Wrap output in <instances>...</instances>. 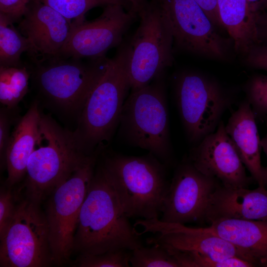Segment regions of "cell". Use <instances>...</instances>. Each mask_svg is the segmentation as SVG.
Here are the masks:
<instances>
[{
  "label": "cell",
  "instance_id": "cell-37",
  "mask_svg": "<svg viewBox=\"0 0 267 267\" xmlns=\"http://www.w3.org/2000/svg\"><path fill=\"white\" fill-rule=\"evenodd\" d=\"M130 9L137 14L139 9L147 2L146 0H128Z\"/></svg>",
  "mask_w": 267,
  "mask_h": 267
},
{
  "label": "cell",
  "instance_id": "cell-32",
  "mask_svg": "<svg viewBox=\"0 0 267 267\" xmlns=\"http://www.w3.org/2000/svg\"><path fill=\"white\" fill-rule=\"evenodd\" d=\"M244 62L248 66L267 71V44H260L251 48L244 55Z\"/></svg>",
  "mask_w": 267,
  "mask_h": 267
},
{
  "label": "cell",
  "instance_id": "cell-16",
  "mask_svg": "<svg viewBox=\"0 0 267 267\" xmlns=\"http://www.w3.org/2000/svg\"><path fill=\"white\" fill-rule=\"evenodd\" d=\"M18 29L28 40L27 54L35 65L58 56L69 36L72 24L40 0H32Z\"/></svg>",
  "mask_w": 267,
  "mask_h": 267
},
{
  "label": "cell",
  "instance_id": "cell-19",
  "mask_svg": "<svg viewBox=\"0 0 267 267\" xmlns=\"http://www.w3.org/2000/svg\"><path fill=\"white\" fill-rule=\"evenodd\" d=\"M35 100L11 133L5 155L6 183L12 186L26 175L29 159L38 141L42 113Z\"/></svg>",
  "mask_w": 267,
  "mask_h": 267
},
{
  "label": "cell",
  "instance_id": "cell-22",
  "mask_svg": "<svg viewBox=\"0 0 267 267\" xmlns=\"http://www.w3.org/2000/svg\"><path fill=\"white\" fill-rule=\"evenodd\" d=\"M31 72L24 66H0V102L10 110L17 107L28 91Z\"/></svg>",
  "mask_w": 267,
  "mask_h": 267
},
{
  "label": "cell",
  "instance_id": "cell-17",
  "mask_svg": "<svg viewBox=\"0 0 267 267\" xmlns=\"http://www.w3.org/2000/svg\"><path fill=\"white\" fill-rule=\"evenodd\" d=\"M225 219L267 221V188L220 185L209 200L205 221L211 223Z\"/></svg>",
  "mask_w": 267,
  "mask_h": 267
},
{
  "label": "cell",
  "instance_id": "cell-14",
  "mask_svg": "<svg viewBox=\"0 0 267 267\" xmlns=\"http://www.w3.org/2000/svg\"><path fill=\"white\" fill-rule=\"evenodd\" d=\"M142 228L139 233L151 232L149 244H159L167 249L199 253L216 259L237 257L257 265L251 256L209 230L207 227H190L184 224L162 222L159 218L139 219L135 223Z\"/></svg>",
  "mask_w": 267,
  "mask_h": 267
},
{
  "label": "cell",
  "instance_id": "cell-36",
  "mask_svg": "<svg viewBox=\"0 0 267 267\" xmlns=\"http://www.w3.org/2000/svg\"><path fill=\"white\" fill-rule=\"evenodd\" d=\"M267 126V133L265 136L261 140L262 149L265 153L267 158V116L264 117ZM265 187L267 188V165L264 168Z\"/></svg>",
  "mask_w": 267,
  "mask_h": 267
},
{
  "label": "cell",
  "instance_id": "cell-10",
  "mask_svg": "<svg viewBox=\"0 0 267 267\" xmlns=\"http://www.w3.org/2000/svg\"><path fill=\"white\" fill-rule=\"evenodd\" d=\"M53 264L48 228L39 204L27 198L15 214L0 240L1 267H43Z\"/></svg>",
  "mask_w": 267,
  "mask_h": 267
},
{
  "label": "cell",
  "instance_id": "cell-8",
  "mask_svg": "<svg viewBox=\"0 0 267 267\" xmlns=\"http://www.w3.org/2000/svg\"><path fill=\"white\" fill-rule=\"evenodd\" d=\"M176 98L189 141L199 143L214 132L234 98L219 82L204 75L185 72L177 78Z\"/></svg>",
  "mask_w": 267,
  "mask_h": 267
},
{
  "label": "cell",
  "instance_id": "cell-25",
  "mask_svg": "<svg viewBox=\"0 0 267 267\" xmlns=\"http://www.w3.org/2000/svg\"><path fill=\"white\" fill-rule=\"evenodd\" d=\"M175 258L179 267H254L252 263L237 257L216 259L199 253L178 251Z\"/></svg>",
  "mask_w": 267,
  "mask_h": 267
},
{
  "label": "cell",
  "instance_id": "cell-15",
  "mask_svg": "<svg viewBox=\"0 0 267 267\" xmlns=\"http://www.w3.org/2000/svg\"><path fill=\"white\" fill-rule=\"evenodd\" d=\"M187 159L202 174L226 187L248 188L252 177L243 163L222 121L190 151Z\"/></svg>",
  "mask_w": 267,
  "mask_h": 267
},
{
  "label": "cell",
  "instance_id": "cell-34",
  "mask_svg": "<svg viewBox=\"0 0 267 267\" xmlns=\"http://www.w3.org/2000/svg\"><path fill=\"white\" fill-rule=\"evenodd\" d=\"M257 27L260 44H267V11L258 14Z\"/></svg>",
  "mask_w": 267,
  "mask_h": 267
},
{
  "label": "cell",
  "instance_id": "cell-4",
  "mask_svg": "<svg viewBox=\"0 0 267 267\" xmlns=\"http://www.w3.org/2000/svg\"><path fill=\"white\" fill-rule=\"evenodd\" d=\"M129 47L121 44L108 58L103 74L89 94L74 131L85 150L102 148L119 125L123 105L131 84L128 74Z\"/></svg>",
  "mask_w": 267,
  "mask_h": 267
},
{
  "label": "cell",
  "instance_id": "cell-28",
  "mask_svg": "<svg viewBox=\"0 0 267 267\" xmlns=\"http://www.w3.org/2000/svg\"><path fill=\"white\" fill-rule=\"evenodd\" d=\"M246 99L250 103L255 117L267 116V76L253 75L245 86Z\"/></svg>",
  "mask_w": 267,
  "mask_h": 267
},
{
  "label": "cell",
  "instance_id": "cell-29",
  "mask_svg": "<svg viewBox=\"0 0 267 267\" xmlns=\"http://www.w3.org/2000/svg\"><path fill=\"white\" fill-rule=\"evenodd\" d=\"M11 191L1 189L0 193V239L5 235L13 218L16 210Z\"/></svg>",
  "mask_w": 267,
  "mask_h": 267
},
{
  "label": "cell",
  "instance_id": "cell-30",
  "mask_svg": "<svg viewBox=\"0 0 267 267\" xmlns=\"http://www.w3.org/2000/svg\"><path fill=\"white\" fill-rule=\"evenodd\" d=\"M32 0H0V13L13 23L18 22Z\"/></svg>",
  "mask_w": 267,
  "mask_h": 267
},
{
  "label": "cell",
  "instance_id": "cell-31",
  "mask_svg": "<svg viewBox=\"0 0 267 267\" xmlns=\"http://www.w3.org/2000/svg\"><path fill=\"white\" fill-rule=\"evenodd\" d=\"M10 110L2 106L0 111V156L2 165H5V155L11 135Z\"/></svg>",
  "mask_w": 267,
  "mask_h": 267
},
{
  "label": "cell",
  "instance_id": "cell-26",
  "mask_svg": "<svg viewBox=\"0 0 267 267\" xmlns=\"http://www.w3.org/2000/svg\"><path fill=\"white\" fill-rule=\"evenodd\" d=\"M130 265L133 267H178L167 249L159 244L132 250Z\"/></svg>",
  "mask_w": 267,
  "mask_h": 267
},
{
  "label": "cell",
  "instance_id": "cell-18",
  "mask_svg": "<svg viewBox=\"0 0 267 267\" xmlns=\"http://www.w3.org/2000/svg\"><path fill=\"white\" fill-rule=\"evenodd\" d=\"M255 119L251 105L245 99L231 114L225 128L252 178L259 186L265 187L262 147Z\"/></svg>",
  "mask_w": 267,
  "mask_h": 267
},
{
  "label": "cell",
  "instance_id": "cell-24",
  "mask_svg": "<svg viewBox=\"0 0 267 267\" xmlns=\"http://www.w3.org/2000/svg\"><path fill=\"white\" fill-rule=\"evenodd\" d=\"M59 12L72 25L84 21L86 13L92 8L121 3L118 0H40Z\"/></svg>",
  "mask_w": 267,
  "mask_h": 267
},
{
  "label": "cell",
  "instance_id": "cell-13",
  "mask_svg": "<svg viewBox=\"0 0 267 267\" xmlns=\"http://www.w3.org/2000/svg\"><path fill=\"white\" fill-rule=\"evenodd\" d=\"M186 158L176 168L161 209L160 221L185 224L205 221L209 200L220 185Z\"/></svg>",
  "mask_w": 267,
  "mask_h": 267
},
{
  "label": "cell",
  "instance_id": "cell-1",
  "mask_svg": "<svg viewBox=\"0 0 267 267\" xmlns=\"http://www.w3.org/2000/svg\"><path fill=\"white\" fill-rule=\"evenodd\" d=\"M101 167L94 173L82 206L74 235V251L96 255L143 246Z\"/></svg>",
  "mask_w": 267,
  "mask_h": 267
},
{
  "label": "cell",
  "instance_id": "cell-38",
  "mask_svg": "<svg viewBox=\"0 0 267 267\" xmlns=\"http://www.w3.org/2000/svg\"><path fill=\"white\" fill-rule=\"evenodd\" d=\"M119 0L124 6L126 5L127 3H129L128 0Z\"/></svg>",
  "mask_w": 267,
  "mask_h": 267
},
{
  "label": "cell",
  "instance_id": "cell-9",
  "mask_svg": "<svg viewBox=\"0 0 267 267\" xmlns=\"http://www.w3.org/2000/svg\"><path fill=\"white\" fill-rule=\"evenodd\" d=\"M99 151H94L50 194L44 214L53 264L66 263L74 251V235L80 212L94 175Z\"/></svg>",
  "mask_w": 267,
  "mask_h": 267
},
{
  "label": "cell",
  "instance_id": "cell-33",
  "mask_svg": "<svg viewBox=\"0 0 267 267\" xmlns=\"http://www.w3.org/2000/svg\"><path fill=\"white\" fill-rule=\"evenodd\" d=\"M215 25L223 27L219 15L217 0H194Z\"/></svg>",
  "mask_w": 267,
  "mask_h": 267
},
{
  "label": "cell",
  "instance_id": "cell-11",
  "mask_svg": "<svg viewBox=\"0 0 267 267\" xmlns=\"http://www.w3.org/2000/svg\"><path fill=\"white\" fill-rule=\"evenodd\" d=\"M180 49L209 58L225 60L228 43L194 0H156Z\"/></svg>",
  "mask_w": 267,
  "mask_h": 267
},
{
  "label": "cell",
  "instance_id": "cell-23",
  "mask_svg": "<svg viewBox=\"0 0 267 267\" xmlns=\"http://www.w3.org/2000/svg\"><path fill=\"white\" fill-rule=\"evenodd\" d=\"M29 43L13 26V23L0 13V66H22L20 58L28 51Z\"/></svg>",
  "mask_w": 267,
  "mask_h": 267
},
{
  "label": "cell",
  "instance_id": "cell-5",
  "mask_svg": "<svg viewBox=\"0 0 267 267\" xmlns=\"http://www.w3.org/2000/svg\"><path fill=\"white\" fill-rule=\"evenodd\" d=\"M119 134L134 146L148 150L166 166L172 162L169 118L163 74L131 91L123 105Z\"/></svg>",
  "mask_w": 267,
  "mask_h": 267
},
{
  "label": "cell",
  "instance_id": "cell-27",
  "mask_svg": "<svg viewBox=\"0 0 267 267\" xmlns=\"http://www.w3.org/2000/svg\"><path fill=\"white\" fill-rule=\"evenodd\" d=\"M130 251L119 249L96 255L80 254L73 265L80 267H129Z\"/></svg>",
  "mask_w": 267,
  "mask_h": 267
},
{
  "label": "cell",
  "instance_id": "cell-3",
  "mask_svg": "<svg viewBox=\"0 0 267 267\" xmlns=\"http://www.w3.org/2000/svg\"><path fill=\"white\" fill-rule=\"evenodd\" d=\"M93 153L86 151L75 132L42 114L39 138L27 165V198L40 204Z\"/></svg>",
  "mask_w": 267,
  "mask_h": 267
},
{
  "label": "cell",
  "instance_id": "cell-35",
  "mask_svg": "<svg viewBox=\"0 0 267 267\" xmlns=\"http://www.w3.org/2000/svg\"><path fill=\"white\" fill-rule=\"evenodd\" d=\"M251 10L255 13L267 11V0H246Z\"/></svg>",
  "mask_w": 267,
  "mask_h": 267
},
{
  "label": "cell",
  "instance_id": "cell-2",
  "mask_svg": "<svg viewBox=\"0 0 267 267\" xmlns=\"http://www.w3.org/2000/svg\"><path fill=\"white\" fill-rule=\"evenodd\" d=\"M129 218H159L170 185L166 165L152 154L114 153L101 167Z\"/></svg>",
  "mask_w": 267,
  "mask_h": 267
},
{
  "label": "cell",
  "instance_id": "cell-20",
  "mask_svg": "<svg viewBox=\"0 0 267 267\" xmlns=\"http://www.w3.org/2000/svg\"><path fill=\"white\" fill-rule=\"evenodd\" d=\"M210 223L209 230L245 251L257 266L267 267V221L225 219Z\"/></svg>",
  "mask_w": 267,
  "mask_h": 267
},
{
  "label": "cell",
  "instance_id": "cell-12",
  "mask_svg": "<svg viewBox=\"0 0 267 267\" xmlns=\"http://www.w3.org/2000/svg\"><path fill=\"white\" fill-rule=\"evenodd\" d=\"M137 14L124 5L105 6L95 19L72 25L68 39L58 56L95 59L105 57L111 48L121 44L123 37Z\"/></svg>",
  "mask_w": 267,
  "mask_h": 267
},
{
  "label": "cell",
  "instance_id": "cell-7",
  "mask_svg": "<svg viewBox=\"0 0 267 267\" xmlns=\"http://www.w3.org/2000/svg\"><path fill=\"white\" fill-rule=\"evenodd\" d=\"M137 15L139 25L129 44L131 91L149 85L173 62V38L157 0L147 2Z\"/></svg>",
  "mask_w": 267,
  "mask_h": 267
},
{
  "label": "cell",
  "instance_id": "cell-21",
  "mask_svg": "<svg viewBox=\"0 0 267 267\" xmlns=\"http://www.w3.org/2000/svg\"><path fill=\"white\" fill-rule=\"evenodd\" d=\"M219 15L234 44L236 52L243 56L260 44L258 36V14L246 0H217Z\"/></svg>",
  "mask_w": 267,
  "mask_h": 267
},
{
  "label": "cell",
  "instance_id": "cell-6",
  "mask_svg": "<svg viewBox=\"0 0 267 267\" xmlns=\"http://www.w3.org/2000/svg\"><path fill=\"white\" fill-rule=\"evenodd\" d=\"M108 60L106 56L87 59L57 56L35 65L31 77L41 96L80 115Z\"/></svg>",
  "mask_w": 267,
  "mask_h": 267
},
{
  "label": "cell",
  "instance_id": "cell-39",
  "mask_svg": "<svg viewBox=\"0 0 267 267\" xmlns=\"http://www.w3.org/2000/svg\"></svg>",
  "mask_w": 267,
  "mask_h": 267
}]
</instances>
